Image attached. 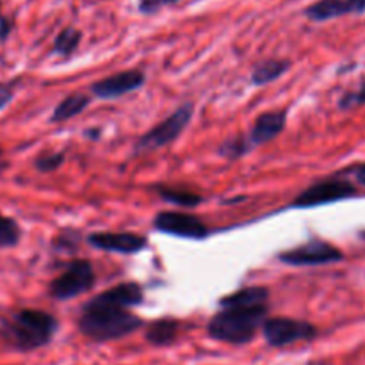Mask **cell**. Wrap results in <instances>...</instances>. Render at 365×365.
<instances>
[{"mask_svg": "<svg viewBox=\"0 0 365 365\" xmlns=\"http://www.w3.org/2000/svg\"><path fill=\"white\" fill-rule=\"evenodd\" d=\"M143 298V287L135 282L114 285L82 307L78 330L95 342L120 341L132 335L143 327V319L128 309L141 305Z\"/></svg>", "mask_w": 365, "mask_h": 365, "instance_id": "obj_1", "label": "cell"}, {"mask_svg": "<svg viewBox=\"0 0 365 365\" xmlns=\"http://www.w3.org/2000/svg\"><path fill=\"white\" fill-rule=\"evenodd\" d=\"M57 319L45 310L21 309L0 321V339L14 351L29 353L50 344L57 331Z\"/></svg>", "mask_w": 365, "mask_h": 365, "instance_id": "obj_2", "label": "cell"}, {"mask_svg": "<svg viewBox=\"0 0 365 365\" xmlns=\"http://www.w3.org/2000/svg\"><path fill=\"white\" fill-rule=\"evenodd\" d=\"M267 319V305L221 309L207 324L210 339L232 346L248 344Z\"/></svg>", "mask_w": 365, "mask_h": 365, "instance_id": "obj_3", "label": "cell"}, {"mask_svg": "<svg viewBox=\"0 0 365 365\" xmlns=\"http://www.w3.org/2000/svg\"><path fill=\"white\" fill-rule=\"evenodd\" d=\"M192 114H195V106L191 102L184 103V106L178 107L171 116H168L166 120L160 121L157 127L150 128L145 135L138 139L134 146V153H148L155 152V150L163 148V146L171 145L182 132L185 130V127L191 121Z\"/></svg>", "mask_w": 365, "mask_h": 365, "instance_id": "obj_4", "label": "cell"}, {"mask_svg": "<svg viewBox=\"0 0 365 365\" xmlns=\"http://www.w3.org/2000/svg\"><path fill=\"white\" fill-rule=\"evenodd\" d=\"M356 195H359V189L351 182L334 177L319 180L307 187L305 191L299 192L298 198L291 203V207H294V209H314V207L344 202V200L355 198Z\"/></svg>", "mask_w": 365, "mask_h": 365, "instance_id": "obj_5", "label": "cell"}, {"mask_svg": "<svg viewBox=\"0 0 365 365\" xmlns=\"http://www.w3.org/2000/svg\"><path fill=\"white\" fill-rule=\"evenodd\" d=\"M93 285H95V271H93L91 262L86 259H77L68 264L64 273L50 282L48 294L64 302V299L84 294Z\"/></svg>", "mask_w": 365, "mask_h": 365, "instance_id": "obj_6", "label": "cell"}, {"mask_svg": "<svg viewBox=\"0 0 365 365\" xmlns=\"http://www.w3.org/2000/svg\"><path fill=\"white\" fill-rule=\"evenodd\" d=\"M264 339L273 348H285L294 342H309L319 335V330L309 321L292 317H267L262 324Z\"/></svg>", "mask_w": 365, "mask_h": 365, "instance_id": "obj_7", "label": "cell"}, {"mask_svg": "<svg viewBox=\"0 0 365 365\" xmlns=\"http://www.w3.org/2000/svg\"><path fill=\"white\" fill-rule=\"evenodd\" d=\"M278 259L287 266L307 267V266H327V264H337L344 260V253L334 246L331 242L314 239L302 246L287 250L280 253Z\"/></svg>", "mask_w": 365, "mask_h": 365, "instance_id": "obj_8", "label": "cell"}, {"mask_svg": "<svg viewBox=\"0 0 365 365\" xmlns=\"http://www.w3.org/2000/svg\"><path fill=\"white\" fill-rule=\"evenodd\" d=\"M153 228L163 234L195 239V241H202L209 235V228L198 216L187 212H175V210H163L157 214L153 217Z\"/></svg>", "mask_w": 365, "mask_h": 365, "instance_id": "obj_9", "label": "cell"}, {"mask_svg": "<svg viewBox=\"0 0 365 365\" xmlns=\"http://www.w3.org/2000/svg\"><path fill=\"white\" fill-rule=\"evenodd\" d=\"M146 81L145 71L127 70L102 78L91 86V91L100 100H114L141 88Z\"/></svg>", "mask_w": 365, "mask_h": 365, "instance_id": "obj_10", "label": "cell"}, {"mask_svg": "<svg viewBox=\"0 0 365 365\" xmlns=\"http://www.w3.org/2000/svg\"><path fill=\"white\" fill-rule=\"evenodd\" d=\"M88 242L96 250L121 255H134L148 246L146 237L130 232H96L88 235Z\"/></svg>", "mask_w": 365, "mask_h": 365, "instance_id": "obj_11", "label": "cell"}, {"mask_svg": "<svg viewBox=\"0 0 365 365\" xmlns=\"http://www.w3.org/2000/svg\"><path fill=\"white\" fill-rule=\"evenodd\" d=\"M287 123V110H271V113H264L253 121L252 132H250V145L257 146L262 143L271 141L277 138Z\"/></svg>", "mask_w": 365, "mask_h": 365, "instance_id": "obj_12", "label": "cell"}, {"mask_svg": "<svg viewBox=\"0 0 365 365\" xmlns=\"http://www.w3.org/2000/svg\"><path fill=\"white\" fill-rule=\"evenodd\" d=\"M178 331H180V323L177 319L163 317V319H157L148 324L145 337L152 346L164 348V346H171L177 341Z\"/></svg>", "mask_w": 365, "mask_h": 365, "instance_id": "obj_13", "label": "cell"}, {"mask_svg": "<svg viewBox=\"0 0 365 365\" xmlns=\"http://www.w3.org/2000/svg\"><path fill=\"white\" fill-rule=\"evenodd\" d=\"M269 302V291L266 287H245L237 292L225 296L220 302L221 309H232V307H257L267 305Z\"/></svg>", "mask_w": 365, "mask_h": 365, "instance_id": "obj_14", "label": "cell"}, {"mask_svg": "<svg viewBox=\"0 0 365 365\" xmlns=\"http://www.w3.org/2000/svg\"><path fill=\"white\" fill-rule=\"evenodd\" d=\"M89 103H91V96L82 95V93H75V95L66 96V98L61 100L59 106L53 109L50 121H52V123H61V121L71 120V118L84 113V110L88 109Z\"/></svg>", "mask_w": 365, "mask_h": 365, "instance_id": "obj_15", "label": "cell"}, {"mask_svg": "<svg viewBox=\"0 0 365 365\" xmlns=\"http://www.w3.org/2000/svg\"><path fill=\"white\" fill-rule=\"evenodd\" d=\"M348 13L346 0H317L305 9V16L312 21H328Z\"/></svg>", "mask_w": 365, "mask_h": 365, "instance_id": "obj_16", "label": "cell"}, {"mask_svg": "<svg viewBox=\"0 0 365 365\" xmlns=\"http://www.w3.org/2000/svg\"><path fill=\"white\" fill-rule=\"evenodd\" d=\"M289 68H291V61L289 59H267L264 63L257 64L252 73V82L255 86L269 84V82L282 77Z\"/></svg>", "mask_w": 365, "mask_h": 365, "instance_id": "obj_17", "label": "cell"}, {"mask_svg": "<svg viewBox=\"0 0 365 365\" xmlns=\"http://www.w3.org/2000/svg\"><path fill=\"white\" fill-rule=\"evenodd\" d=\"M157 195L160 196L166 202L173 203V205L178 207H185V209H192V207L200 205L203 202V198L196 192L187 191V189H180V187H168V185H159L155 187Z\"/></svg>", "mask_w": 365, "mask_h": 365, "instance_id": "obj_18", "label": "cell"}, {"mask_svg": "<svg viewBox=\"0 0 365 365\" xmlns=\"http://www.w3.org/2000/svg\"><path fill=\"white\" fill-rule=\"evenodd\" d=\"M82 39V32L75 27H66L57 34L56 41H53V52L59 56H71L75 50L78 48Z\"/></svg>", "mask_w": 365, "mask_h": 365, "instance_id": "obj_19", "label": "cell"}, {"mask_svg": "<svg viewBox=\"0 0 365 365\" xmlns=\"http://www.w3.org/2000/svg\"><path fill=\"white\" fill-rule=\"evenodd\" d=\"M21 230L11 217L0 214V248H13L20 242Z\"/></svg>", "mask_w": 365, "mask_h": 365, "instance_id": "obj_20", "label": "cell"}, {"mask_svg": "<svg viewBox=\"0 0 365 365\" xmlns=\"http://www.w3.org/2000/svg\"><path fill=\"white\" fill-rule=\"evenodd\" d=\"M250 148H252L250 141H246L245 138H235L223 143L220 148V153L225 157H230V159H237V157L245 155Z\"/></svg>", "mask_w": 365, "mask_h": 365, "instance_id": "obj_21", "label": "cell"}, {"mask_svg": "<svg viewBox=\"0 0 365 365\" xmlns=\"http://www.w3.org/2000/svg\"><path fill=\"white\" fill-rule=\"evenodd\" d=\"M64 153H45V155H39L38 159L34 160V168L41 173H48V171L57 170L61 164L64 163Z\"/></svg>", "mask_w": 365, "mask_h": 365, "instance_id": "obj_22", "label": "cell"}, {"mask_svg": "<svg viewBox=\"0 0 365 365\" xmlns=\"http://www.w3.org/2000/svg\"><path fill=\"white\" fill-rule=\"evenodd\" d=\"M365 106V84L362 88H359L356 91H349L339 100V109L342 110H351L355 107Z\"/></svg>", "mask_w": 365, "mask_h": 365, "instance_id": "obj_23", "label": "cell"}, {"mask_svg": "<svg viewBox=\"0 0 365 365\" xmlns=\"http://www.w3.org/2000/svg\"><path fill=\"white\" fill-rule=\"evenodd\" d=\"M342 175H353V177H355V180L359 182V184L365 185V163L348 168V170L342 171Z\"/></svg>", "mask_w": 365, "mask_h": 365, "instance_id": "obj_24", "label": "cell"}, {"mask_svg": "<svg viewBox=\"0 0 365 365\" xmlns=\"http://www.w3.org/2000/svg\"><path fill=\"white\" fill-rule=\"evenodd\" d=\"M13 86L11 84H0V110L13 100Z\"/></svg>", "mask_w": 365, "mask_h": 365, "instance_id": "obj_25", "label": "cell"}, {"mask_svg": "<svg viewBox=\"0 0 365 365\" xmlns=\"http://www.w3.org/2000/svg\"><path fill=\"white\" fill-rule=\"evenodd\" d=\"M160 6H163L160 0H139V11H143L146 14L155 13Z\"/></svg>", "mask_w": 365, "mask_h": 365, "instance_id": "obj_26", "label": "cell"}, {"mask_svg": "<svg viewBox=\"0 0 365 365\" xmlns=\"http://www.w3.org/2000/svg\"><path fill=\"white\" fill-rule=\"evenodd\" d=\"M346 6H348V13H365V0H346Z\"/></svg>", "mask_w": 365, "mask_h": 365, "instance_id": "obj_27", "label": "cell"}, {"mask_svg": "<svg viewBox=\"0 0 365 365\" xmlns=\"http://www.w3.org/2000/svg\"><path fill=\"white\" fill-rule=\"evenodd\" d=\"M11 32V21L6 16H0V41H6Z\"/></svg>", "mask_w": 365, "mask_h": 365, "instance_id": "obj_28", "label": "cell"}, {"mask_svg": "<svg viewBox=\"0 0 365 365\" xmlns=\"http://www.w3.org/2000/svg\"><path fill=\"white\" fill-rule=\"evenodd\" d=\"M305 365H328V364L324 362V360H310V362L305 364Z\"/></svg>", "mask_w": 365, "mask_h": 365, "instance_id": "obj_29", "label": "cell"}, {"mask_svg": "<svg viewBox=\"0 0 365 365\" xmlns=\"http://www.w3.org/2000/svg\"><path fill=\"white\" fill-rule=\"evenodd\" d=\"M359 237L362 239V241H365V230H360V232H359Z\"/></svg>", "mask_w": 365, "mask_h": 365, "instance_id": "obj_30", "label": "cell"}, {"mask_svg": "<svg viewBox=\"0 0 365 365\" xmlns=\"http://www.w3.org/2000/svg\"><path fill=\"white\" fill-rule=\"evenodd\" d=\"M163 4H173V2H178V0H160Z\"/></svg>", "mask_w": 365, "mask_h": 365, "instance_id": "obj_31", "label": "cell"}, {"mask_svg": "<svg viewBox=\"0 0 365 365\" xmlns=\"http://www.w3.org/2000/svg\"><path fill=\"white\" fill-rule=\"evenodd\" d=\"M0 153H2V150H0Z\"/></svg>", "mask_w": 365, "mask_h": 365, "instance_id": "obj_32", "label": "cell"}]
</instances>
